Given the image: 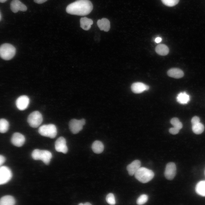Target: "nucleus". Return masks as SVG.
<instances>
[{
	"instance_id": "nucleus-6",
	"label": "nucleus",
	"mask_w": 205,
	"mask_h": 205,
	"mask_svg": "<svg viewBox=\"0 0 205 205\" xmlns=\"http://www.w3.org/2000/svg\"><path fill=\"white\" fill-rule=\"evenodd\" d=\"M43 117L42 114L38 111H34L31 113L27 118V122L31 127H38L42 123Z\"/></svg>"
},
{
	"instance_id": "nucleus-11",
	"label": "nucleus",
	"mask_w": 205,
	"mask_h": 205,
	"mask_svg": "<svg viewBox=\"0 0 205 205\" xmlns=\"http://www.w3.org/2000/svg\"><path fill=\"white\" fill-rule=\"evenodd\" d=\"M56 150L58 152L66 153L68 151L65 139L63 137L59 138L56 141L55 144Z\"/></svg>"
},
{
	"instance_id": "nucleus-38",
	"label": "nucleus",
	"mask_w": 205,
	"mask_h": 205,
	"mask_svg": "<svg viewBox=\"0 0 205 205\" xmlns=\"http://www.w3.org/2000/svg\"><path fill=\"white\" fill-rule=\"evenodd\" d=\"M79 205H84V204L82 203H80L79 204Z\"/></svg>"
},
{
	"instance_id": "nucleus-8",
	"label": "nucleus",
	"mask_w": 205,
	"mask_h": 205,
	"mask_svg": "<svg viewBox=\"0 0 205 205\" xmlns=\"http://www.w3.org/2000/svg\"><path fill=\"white\" fill-rule=\"evenodd\" d=\"M85 123V120L84 119L80 120L73 119L69 122V128L72 133L77 134L82 129Z\"/></svg>"
},
{
	"instance_id": "nucleus-22",
	"label": "nucleus",
	"mask_w": 205,
	"mask_h": 205,
	"mask_svg": "<svg viewBox=\"0 0 205 205\" xmlns=\"http://www.w3.org/2000/svg\"><path fill=\"white\" fill-rule=\"evenodd\" d=\"M155 51L158 54L162 56L167 55L169 52L168 47L166 45L163 44L157 45L155 47Z\"/></svg>"
},
{
	"instance_id": "nucleus-15",
	"label": "nucleus",
	"mask_w": 205,
	"mask_h": 205,
	"mask_svg": "<svg viewBox=\"0 0 205 205\" xmlns=\"http://www.w3.org/2000/svg\"><path fill=\"white\" fill-rule=\"evenodd\" d=\"M141 163L138 160H136L128 165L126 169L130 176L134 175L138 169L140 167Z\"/></svg>"
},
{
	"instance_id": "nucleus-26",
	"label": "nucleus",
	"mask_w": 205,
	"mask_h": 205,
	"mask_svg": "<svg viewBox=\"0 0 205 205\" xmlns=\"http://www.w3.org/2000/svg\"><path fill=\"white\" fill-rule=\"evenodd\" d=\"M171 123L174 127L179 130L181 129L183 127L182 123L177 118H172L171 120Z\"/></svg>"
},
{
	"instance_id": "nucleus-27",
	"label": "nucleus",
	"mask_w": 205,
	"mask_h": 205,
	"mask_svg": "<svg viewBox=\"0 0 205 205\" xmlns=\"http://www.w3.org/2000/svg\"><path fill=\"white\" fill-rule=\"evenodd\" d=\"M148 200V196L145 194L141 195L137 199V204L139 205H143L145 204Z\"/></svg>"
},
{
	"instance_id": "nucleus-5",
	"label": "nucleus",
	"mask_w": 205,
	"mask_h": 205,
	"mask_svg": "<svg viewBox=\"0 0 205 205\" xmlns=\"http://www.w3.org/2000/svg\"><path fill=\"white\" fill-rule=\"evenodd\" d=\"M38 132L41 135L51 138H55L57 134L56 127L53 124L42 125L39 128Z\"/></svg>"
},
{
	"instance_id": "nucleus-9",
	"label": "nucleus",
	"mask_w": 205,
	"mask_h": 205,
	"mask_svg": "<svg viewBox=\"0 0 205 205\" xmlns=\"http://www.w3.org/2000/svg\"><path fill=\"white\" fill-rule=\"evenodd\" d=\"M176 173L175 164L172 162L168 163L166 165L164 172L165 177L168 180H172L175 177Z\"/></svg>"
},
{
	"instance_id": "nucleus-12",
	"label": "nucleus",
	"mask_w": 205,
	"mask_h": 205,
	"mask_svg": "<svg viewBox=\"0 0 205 205\" xmlns=\"http://www.w3.org/2000/svg\"><path fill=\"white\" fill-rule=\"evenodd\" d=\"M25 140L24 136L19 132H15L12 136L11 141L12 144L17 147L22 146L24 144Z\"/></svg>"
},
{
	"instance_id": "nucleus-2",
	"label": "nucleus",
	"mask_w": 205,
	"mask_h": 205,
	"mask_svg": "<svg viewBox=\"0 0 205 205\" xmlns=\"http://www.w3.org/2000/svg\"><path fill=\"white\" fill-rule=\"evenodd\" d=\"M136 178L142 183H146L150 181L154 177L153 171L144 167H140L134 174Z\"/></svg>"
},
{
	"instance_id": "nucleus-37",
	"label": "nucleus",
	"mask_w": 205,
	"mask_h": 205,
	"mask_svg": "<svg viewBox=\"0 0 205 205\" xmlns=\"http://www.w3.org/2000/svg\"><path fill=\"white\" fill-rule=\"evenodd\" d=\"M1 12L0 11V21L1 20Z\"/></svg>"
},
{
	"instance_id": "nucleus-34",
	"label": "nucleus",
	"mask_w": 205,
	"mask_h": 205,
	"mask_svg": "<svg viewBox=\"0 0 205 205\" xmlns=\"http://www.w3.org/2000/svg\"><path fill=\"white\" fill-rule=\"evenodd\" d=\"M162 40V39L160 37H157L155 40V42L157 43L160 42Z\"/></svg>"
},
{
	"instance_id": "nucleus-21",
	"label": "nucleus",
	"mask_w": 205,
	"mask_h": 205,
	"mask_svg": "<svg viewBox=\"0 0 205 205\" xmlns=\"http://www.w3.org/2000/svg\"><path fill=\"white\" fill-rule=\"evenodd\" d=\"M92 149L95 153L99 154L103 151L104 145L101 142L96 140L93 143L92 145Z\"/></svg>"
},
{
	"instance_id": "nucleus-19",
	"label": "nucleus",
	"mask_w": 205,
	"mask_h": 205,
	"mask_svg": "<svg viewBox=\"0 0 205 205\" xmlns=\"http://www.w3.org/2000/svg\"><path fill=\"white\" fill-rule=\"evenodd\" d=\"M16 201L14 197L10 195H7L0 199V205H14Z\"/></svg>"
},
{
	"instance_id": "nucleus-25",
	"label": "nucleus",
	"mask_w": 205,
	"mask_h": 205,
	"mask_svg": "<svg viewBox=\"0 0 205 205\" xmlns=\"http://www.w3.org/2000/svg\"><path fill=\"white\" fill-rule=\"evenodd\" d=\"M204 125L200 122L192 125V130L193 132L197 134H200L204 131Z\"/></svg>"
},
{
	"instance_id": "nucleus-3",
	"label": "nucleus",
	"mask_w": 205,
	"mask_h": 205,
	"mask_svg": "<svg viewBox=\"0 0 205 205\" xmlns=\"http://www.w3.org/2000/svg\"><path fill=\"white\" fill-rule=\"evenodd\" d=\"M15 53V48L10 44H4L0 46V57L3 60H11Z\"/></svg>"
},
{
	"instance_id": "nucleus-17",
	"label": "nucleus",
	"mask_w": 205,
	"mask_h": 205,
	"mask_svg": "<svg viewBox=\"0 0 205 205\" xmlns=\"http://www.w3.org/2000/svg\"><path fill=\"white\" fill-rule=\"evenodd\" d=\"M168 75L170 77L176 79H179L184 75L183 71L178 68H172L169 69L167 72Z\"/></svg>"
},
{
	"instance_id": "nucleus-14",
	"label": "nucleus",
	"mask_w": 205,
	"mask_h": 205,
	"mask_svg": "<svg viewBox=\"0 0 205 205\" xmlns=\"http://www.w3.org/2000/svg\"><path fill=\"white\" fill-rule=\"evenodd\" d=\"M149 89L148 86L145 84L140 82H136L133 83L131 86L132 91L135 93H140Z\"/></svg>"
},
{
	"instance_id": "nucleus-16",
	"label": "nucleus",
	"mask_w": 205,
	"mask_h": 205,
	"mask_svg": "<svg viewBox=\"0 0 205 205\" xmlns=\"http://www.w3.org/2000/svg\"><path fill=\"white\" fill-rule=\"evenodd\" d=\"M97 25L100 29L105 32L108 31L110 28V24L109 20L105 18L99 19L97 22Z\"/></svg>"
},
{
	"instance_id": "nucleus-36",
	"label": "nucleus",
	"mask_w": 205,
	"mask_h": 205,
	"mask_svg": "<svg viewBox=\"0 0 205 205\" xmlns=\"http://www.w3.org/2000/svg\"><path fill=\"white\" fill-rule=\"evenodd\" d=\"M7 0H0V3H3L5 2Z\"/></svg>"
},
{
	"instance_id": "nucleus-13",
	"label": "nucleus",
	"mask_w": 205,
	"mask_h": 205,
	"mask_svg": "<svg viewBox=\"0 0 205 205\" xmlns=\"http://www.w3.org/2000/svg\"><path fill=\"white\" fill-rule=\"evenodd\" d=\"M10 8L14 13L19 11H25L27 10L26 6L19 0H13L10 3Z\"/></svg>"
},
{
	"instance_id": "nucleus-4",
	"label": "nucleus",
	"mask_w": 205,
	"mask_h": 205,
	"mask_svg": "<svg viewBox=\"0 0 205 205\" xmlns=\"http://www.w3.org/2000/svg\"><path fill=\"white\" fill-rule=\"evenodd\" d=\"M32 158L35 160H41L45 164H49L52 155L51 153L47 150H34L32 153Z\"/></svg>"
},
{
	"instance_id": "nucleus-23",
	"label": "nucleus",
	"mask_w": 205,
	"mask_h": 205,
	"mask_svg": "<svg viewBox=\"0 0 205 205\" xmlns=\"http://www.w3.org/2000/svg\"><path fill=\"white\" fill-rule=\"evenodd\" d=\"M195 191L198 195L205 196V181H201L197 183L195 187Z\"/></svg>"
},
{
	"instance_id": "nucleus-29",
	"label": "nucleus",
	"mask_w": 205,
	"mask_h": 205,
	"mask_svg": "<svg viewBox=\"0 0 205 205\" xmlns=\"http://www.w3.org/2000/svg\"><path fill=\"white\" fill-rule=\"evenodd\" d=\"M106 199L107 203L109 204L113 205L116 204L114 196L112 193L108 194L106 196Z\"/></svg>"
},
{
	"instance_id": "nucleus-30",
	"label": "nucleus",
	"mask_w": 205,
	"mask_h": 205,
	"mask_svg": "<svg viewBox=\"0 0 205 205\" xmlns=\"http://www.w3.org/2000/svg\"><path fill=\"white\" fill-rule=\"evenodd\" d=\"M200 119L197 116H194L192 119L191 122L192 125H193L200 122Z\"/></svg>"
},
{
	"instance_id": "nucleus-35",
	"label": "nucleus",
	"mask_w": 205,
	"mask_h": 205,
	"mask_svg": "<svg viewBox=\"0 0 205 205\" xmlns=\"http://www.w3.org/2000/svg\"><path fill=\"white\" fill-rule=\"evenodd\" d=\"M84 205H91V204L89 202H87L84 204Z\"/></svg>"
},
{
	"instance_id": "nucleus-20",
	"label": "nucleus",
	"mask_w": 205,
	"mask_h": 205,
	"mask_svg": "<svg viewBox=\"0 0 205 205\" xmlns=\"http://www.w3.org/2000/svg\"><path fill=\"white\" fill-rule=\"evenodd\" d=\"M177 100L181 104H185L190 101V97L185 92H181L178 95Z\"/></svg>"
},
{
	"instance_id": "nucleus-1",
	"label": "nucleus",
	"mask_w": 205,
	"mask_h": 205,
	"mask_svg": "<svg viewBox=\"0 0 205 205\" xmlns=\"http://www.w3.org/2000/svg\"><path fill=\"white\" fill-rule=\"evenodd\" d=\"M93 5L89 0H77L67 5V13L78 16H85L89 14L93 9Z\"/></svg>"
},
{
	"instance_id": "nucleus-18",
	"label": "nucleus",
	"mask_w": 205,
	"mask_h": 205,
	"mask_svg": "<svg viewBox=\"0 0 205 205\" xmlns=\"http://www.w3.org/2000/svg\"><path fill=\"white\" fill-rule=\"evenodd\" d=\"M80 27L84 30H88L91 28L93 23V20L86 17L81 18L80 20Z\"/></svg>"
},
{
	"instance_id": "nucleus-24",
	"label": "nucleus",
	"mask_w": 205,
	"mask_h": 205,
	"mask_svg": "<svg viewBox=\"0 0 205 205\" xmlns=\"http://www.w3.org/2000/svg\"><path fill=\"white\" fill-rule=\"evenodd\" d=\"M9 124L7 120L5 119H0V133H4L8 130Z\"/></svg>"
},
{
	"instance_id": "nucleus-7",
	"label": "nucleus",
	"mask_w": 205,
	"mask_h": 205,
	"mask_svg": "<svg viewBox=\"0 0 205 205\" xmlns=\"http://www.w3.org/2000/svg\"><path fill=\"white\" fill-rule=\"evenodd\" d=\"M13 176L11 170L6 166L0 167V185L7 183L11 179Z\"/></svg>"
},
{
	"instance_id": "nucleus-33",
	"label": "nucleus",
	"mask_w": 205,
	"mask_h": 205,
	"mask_svg": "<svg viewBox=\"0 0 205 205\" xmlns=\"http://www.w3.org/2000/svg\"><path fill=\"white\" fill-rule=\"evenodd\" d=\"M48 0H34V1L38 4H40L44 3Z\"/></svg>"
},
{
	"instance_id": "nucleus-31",
	"label": "nucleus",
	"mask_w": 205,
	"mask_h": 205,
	"mask_svg": "<svg viewBox=\"0 0 205 205\" xmlns=\"http://www.w3.org/2000/svg\"><path fill=\"white\" fill-rule=\"evenodd\" d=\"M179 131V130L174 127L170 128L169 130V132L173 134H178Z\"/></svg>"
},
{
	"instance_id": "nucleus-28",
	"label": "nucleus",
	"mask_w": 205,
	"mask_h": 205,
	"mask_svg": "<svg viewBox=\"0 0 205 205\" xmlns=\"http://www.w3.org/2000/svg\"><path fill=\"white\" fill-rule=\"evenodd\" d=\"M179 0H161L163 3L168 7H173L177 4Z\"/></svg>"
},
{
	"instance_id": "nucleus-10",
	"label": "nucleus",
	"mask_w": 205,
	"mask_h": 205,
	"mask_svg": "<svg viewBox=\"0 0 205 205\" xmlns=\"http://www.w3.org/2000/svg\"><path fill=\"white\" fill-rule=\"evenodd\" d=\"M30 100L28 97L25 95L19 97L16 101V105L17 108L20 110L26 109L29 104Z\"/></svg>"
},
{
	"instance_id": "nucleus-32",
	"label": "nucleus",
	"mask_w": 205,
	"mask_h": 205,
	"mask_svg": "<svg viewBox=\"0 0 205 205\" xmlns=\"http://www.w3.org/2000/svg\"><path fill=\"white\" fill-rule=\"evenodd\" d=\"M6 159L5 157L1 155H0V167L5 162Z\"/></svg>"
}]
</instances>
